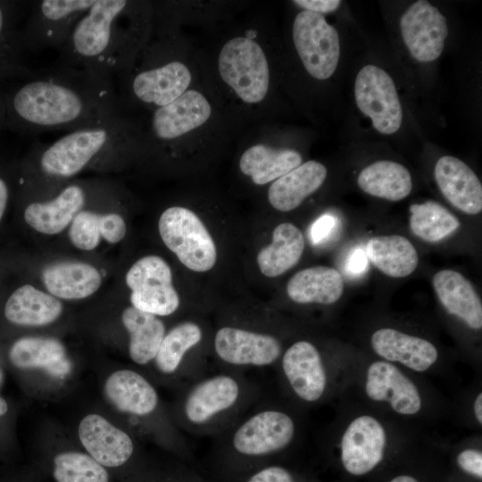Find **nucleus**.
<instances>
[{
	"label": "nucleus",
	"mask_w": 482,
	"mask_h": 482,
	"mask_svg": "<svg viewBox=\"0 0 482 482\" xmlns=\"http://www.w3.org/2000/svg\"><path fill=\"white\" fill-rule=\"evenodd\" d=\"M133 125L120 115L104 123L69 131L50 145L37 147V170L46 178L68 179L94 163L112 162L134 149Z\"/></svg>",
	"instance_id": "nucleus-3"
},
{
	"label": "nucleus",
	"mask_w": 482,
	"mask_h": 482,
	"mask_svg": "<svg viewBox=\"0 0 482 482\" xmlns=\"http://www.w3.org/2000/svg\"><path fill=\"white\" fill-rule=\"evenodd\" d=\"M435 293L445 311L473 331L482 328V303L476 289L461 273L445 269L432 279Z\"/></svg>",
	"instance_id": "nucleus-22"
},
{
	"label": "nucleus",
	"mask_w": 482,
	"mask_h": 482,
	"mask_svg": "<svg viewBox=\"0 0 482 482\" xmlns=\"http://www.w3.org/2000/svg\"><path fill=\"white\" fill-rule=\"evenodd\" d=\"M393 441L392 428L378 414L355 413L339 431L334 466L346 482L371 479L404 454Z\"/></svg>",
	"instance_id": "nucleus-4"
},
{
	"label": "nucleus",
	"mask_w": 482,
	"mask_h": 482,
	"mask_svg": "<svg viewBox=\"0 0 482 482\" xmlns=\"http://www.w3.org/2000/svg\"><path fill=\"white\" fill-rule=\"evenodd\" d=\"M213 347L218 358L234 367H267L277 362L283 349L274 336L236 327L220 328Z\"/></svg>",
	"instance_id": "nucleus-17"
},
{
	"label": "nucleus",
	"mask_w": 482,
	"mask_h": 482,
	"mask_svg": "<svg viewBox=\"0 0 482 482\" xmlns=\"http://www.w3.org/2000/svg\"><path fill=\"white\" fill-rule=\"evenodd\" d=\"M450 473L471 482H482V450L478 445H465L452 456Z\"/></svg>",
	"instance_id": "nucleus-42"
},
{
	"label": "nucleus",
	"mask_w": 482,
	"mask_h": 482,
	"mask_svg": "<svg viewBox=\"0 0 482 482\" xmlns=\"http://www.w3.org/2000/svg\"><path fill=\"white\" fill-rule=\"evenodd\" d=\"M442 482H471L459 476L450 473L448 470L443 478Z\"/></svg>",
	"instance_id": "nucleus-49"
},
{
	"label": "nucleus",
	"mask_w": 482,
	"mask_h": 482,
	"mask_svg": "<svg viewBox=\"0 0 482 482\" xmlns=\"http://www.w3.org/2000/svg\"><path fill=\"white\" fill-rule=\"evenodd\" d=\"M235 482H319L316 478L278 463H266L234 476Z\"/></svg>",
	"instance_id": "nucleus-41"
},
{
	"label": "nucleus",
	"mask_w": 482,
	"mask_h": 482,
	"mask_svg": "<svg viewBox=\"0 0 482 482\" xmlns=\"http://www.w3.org/2000/svg\"><path fill=\"white\" fill-rule=\"evenodd\" d=\"M96 0H43L29 2L20 36L24 51L48 48L59 51L81 16Z\"/></svg>",
	"instance_id": "nucleus-8"
},
{
	"label": "nucleus",
	"mask_w": 482,
	"mask_h": 482,
	"mask_svg": "<svg viewBox=\"0 0 482 482\" xmlns=\"http://www.w3.org/2000/svg\"><path fill=\"white\" fill-rule=\"evenodd\" d=\"M359 187L366 194L397 202L407 197L412 189L410 171L394 161H377L363 168L357 177Z\"/></svg>",
	"instance_id": "nucleus-32"
},
{
	"label": "nucleus",
	"mask_w": 482,
	"mask_h": 482,
	"mask_svg": "<svg viewBox=\"0 0 482 482\" xmlns=\"http://www.w3.org/2000/svg\"><path fill=\"white\" fill-rule=\"evenodd\" d=\"M218 64L221 79L242 101L256 104L265 98L270 70L257 42L246 37L229 39L220 52Z\"/></svg>",
	"instance_id": "nucleus-9"
},
{
	"label": "nucleus",
	"mask_w": 482,
	"mask_h": 482,
	"mask_svg": "<svg viewBox=\"0 0 482 482\" xmlns=\"http://www.w3.org/2000/svg\"><path fill=\"white\" fill-rule=\"evenodd\" d=\"M360 387L371 404L400 420H416L428 413V395L412 372L378 359L360 373Z\"/></svg>",
	"instance_id": "nucleus-6"
},
{
	"label": "nucleus",
	"mask_w": 482,
	"mask_h": 482,
	"mask_svg": "<svg viewBox=\"0 0 482 482\" xmlns=\"http://www.w3.org/2000/svg\"><path fill=\"white\" fill-rule=\"evenodd\" d=\"M327 174V168L322 163L305 162L270 185L268 200L278 211H292L322 186Z\"/></svg>",
	"instance_id": "nucleus-26"
},
{
	"label": "nucleus",
	"mask_w": 482,
	"mask_h": 482,
	"mask_svg": "<svg viewBox=\"0 0 482 482\" xmlns=\"http://www.w3.org/2000/svg\"><path fill=\"white\" fill-rule=\"evenodd\" d=\"M136 6L127 0H96L58 51L55 65L112 81L128 73L141 43Z\"/></svg>",
	"instance_id": "nucleus-2"
},
{
	"label": "nucleus",
	"mask_w": 482,
	"mask_h": 482,
	"mask_svg": "<svg viewBox=\"0 0 482 482\" xmlns=\"http://www.w3.org/2000/svg\"><path fill=\"white\" fill-rule=\"evenodd\" d=\"M202 338L203 331L197 323L184 321L173 327L165 333L154 359L157 370L164 375L178 372L186 354L196 346Z\"/></svg>",
	"instance_id": "nucleus-37"
},
{
	"label": "nucleus",
	"mask_w": 482,
	"mask_h": 482,
	"mask_svg": "<svg viewBox=\"0 0 482 482\" xmlns=\"http://www.w3.org/2000/svg\"><path fill=\"white\" fill-rule=\"evenodd\" d=\"M365 255L379 271L390 278L408 277L419 264L415 246L400 235L370 238L365 246Z\"/></svg>",
	"instance_id": "nucleus-29"
},
{
	"label": "nucleus",
	"mask_w": 482,
	"mask_h": 482,
	"mask_svg": "<svg viewBox=\"0 0 482 482\" xmlns=\"http://www.w3.org/2000/svg\"><path fill=\"white\" fill-rule=\"evenodd\" d=\"M10 189L7 182L0 176V220L4 213L8 200Z\"/></svg>",
	"instance_id": "nucleus-47"
},
{
	"label": "nucleus",
	"mask_w": 482,
	"mask_h": 482,
	"mask_svg": "<svg viewBox=\"0 0 482 482\" xmlns=\"http://www.w3.org/2000/svg\"><path fill=\"white\" fill-rule=\"evenodd\" d=\"M212 114L206 97L187 90L169 104L154 109L151 119L152 140L169 142L205 123Z\"/></svg>",
	"instance_id": "nucleus-19"
},
{
	"label": "nucleus",
	"mask_w": 482,
	"mask_h": 482,
	"mask_svg": "<svg viewBox=\"0 0 482 482\" xmlns=\"http://www.w3.org/2000/svg\"><path fill=\"white\" fill-rule=\"evenodd\" d=\"M280 370L293 396L305 404L326 399L334 387L336 369H331L318 347L308 340H298L280 357Z\"/></svg>",
	"instance_id": "nucleus-11"
},
{
	"label": "nucleus",
	"mask_w": 482,
	"mask_h": 482,
	"mask_svg": "<svg viewBox=\"0 0 482 482\" xmlns=\"http://www.w3.org/2000/svg\"><path fill=\"white\" fill-rule=\"evenodd\" d=\"M132 306L155 316H169L179 306L168 263L157 255L137 261L126 274Z\"/></svg>",
	"instance_id": "nucleus-13"
},
{
	"label": "nucleus",
	"mask_w": 482,
	"mask_h": 482,
	"mask_svg": "<svg viewBox=\"0 0 482 482\" xmlns=\"http://www.w3.org/2000/svg\"><path fill=\"white\" fill-rule=\"evenodd\" d=\"M370 343L378 359L412 373L435 370L439 361V352L433 342L395 328H378L371 334Z\"/></svg>",
	"instance_id": "nucleus-18"
},
{
	"label": "nucleus",
	"mask_w": 482,
	"mask_h": 482,
	"mask_svg": "<svg viewBox=\"0 0 482 482\" xmlns=\"http://www.w3.org/2000/svg\"><path fill=\"white\" fill-rule=\"evenodd\" d=\"M188 482H194L192 479V477L189 475V481Z\"/></svg>",
	"instance_id": "nucleus-51"
},
{
	"label": "nucleus",
	"mask_w": 482,
	"mask_h": 482,
	"mask_svg": "<svg viewBox=\"0 0 482 482\" xmlns=\"http://www.w3.org/2000/svg\"><path fill=\"white\" fill-rule=\"evenodd\" d=\"M54 464V477L57 482L109 481L106 470L89 454L62 453L55 456Z\"/></svg>",
	"instance_id": "nucleus-40"
},
{
	"label": "nucleus",
	"mask_w": 482,
	"mask_h": 482,
	"mask_svg": "<svg viewBox=\"0 0 482 482\" xmlns=\"http://www.w3.org/2000/svg\"><path fill=\"white\" fill-rule=\"evenodd\" d=\"M344 293L341 273L328 266H313L296 272L287 282V294L296 303L329 305Z\"/></svg>",
	"instance_id": "nucleus-27"
},
{
	"label": "nucleus",
	"mask_w": 482,
	"mask_h": 482,
	"mask_svg": "<svg viewBox=\"0 0 482 482\" xmlns=\"http://www.w3.org/2000/svg\"><path fill=\"white\" fill-rule=\"evenodd\" d=\"M447 470L435 460L404 453L372 479L375 482H442Z\"/></svg>",
	"instance_id": "nucleus-39"
},
{
	"label": "nucleus",
	"mask_w": 482,
	"mask_h": 482,
	"mask_svg": "<svg viewBox=\"0 0 482 482\" xmlns=\"http://www.w3.org/2000/svg\"><path fill=\"white\" fill-rule=\"evenodd\" d=\"M8 406L6 402L0 396V416L7 411Z\"/></svg>",
	"instance_id": "nucleus-50"
},
{
	"label": "nucleus",
	"mask_w": 482,
	"mask_h": 482,
	"mask_svg": "<svg viewBox=\"0 0 482 482\" xmlns=\"http://www.w3.org/2000/svg\"><path fill=\"white\" fill-rule=\"evenodd\" d=\"M5 104L4 98V90L0 89V130L5 127Z\"/></svg>",
	"instance_id": "nucleus-48"
},
{
	"label": "nucleus",
	"mask_w": 482,
	"mask_h": 482,
	"mask_svg": "<svg viewBox=\"0 0 482 482\" xmlns=\"http://www.w3.org/2000/svg\"><path fill=\"white\" fill-rule=\"evenodd\" d=\"M302 164V156L294 149H275L265 145L247 148L239 161L242 173L256 185H265Z\"/></svg>",
	"instance_id": "nucleus-33"
},
{
	"label": "nucleus",
	"mask_w": 482,
	"mask_h": 482,
	"mask_svg": "<svg viewBox=\"0 0 482 482\" xmlns=\"http://www.w3.org/2000/svg\"><path fill=\"white\" fill-rule=\"evenodd\" d=\"M104 394L117 410L138 417L154 412L159 400L154 387L131 370L113 372L105 381Z\"/></svg>",
	"instance_id": "nucleus-25"
},
{
	"label": "nucleus",
	"mask_w": 482,
	"mask_h": 482,
	"mask_svg": "<svg viewBox=\"0 0 482 482\" xmlns=\"http://www.w3.org/2000/svg\"><path fill=\"white\" fill-rule=\"evenodd\" d=\"M360 111L370 117L375 129L384 135L395 133L403 121L399 96L390 75L373 64L362 67L354 83Z\"/></svg>",
	"instance_id": "nucleus-14"
},
{
	"label": "nucleus",
	"mask_w": 482,
	"mask_h": 482,
	"mask_svg": "<svg viewBox=\"0 0 482 482\" xmlns=\"http://www.w3.org/2000/svg\"><path fill=\"white\" fill-rule=\"evenodd\" d=\"M42 278L47 290L62 299H82L93 295L101 285V275L84 262H58L46 267Z\"/></svg>",
	"instance_id": "nucleus-28"
},
{
	"label": "nucleus",
	"mask_w": 482,
	"mask_h": 482,
	"mask_svg": "<svg viewBox=\"0 0 482 482\" xmlns=\"http://www.w3.org/2000/svg\"><path fill=\"white\" fill-rule=\"evenodd\" d=\"M9 359L17 368H45L56 376L64 375L70 370L63 345L53 337L20 338L12 345Z\"/></svg>",
	"instance_id": "nucleus-34"
},
{
	"label": "nucleus",
	"mask_w": 482,
	"mask_h": 482,
	"mask_svg": "<svg viewBox=\"0 0 482 482\" xmlns=\"http://www.w3.org/2000/svg\"><path fill=\"white\" fill-rule=\"evenodd\" d=\"M5 127L21 134L72 131L120 114L113 81L54 65L4 91Z\"/></svg>",
	"instance_id": "nucleus-1"
},
{
	"label": "nucleus",
	"mask_w": 482,
	"mask_h": 482,
	"mask_svg": "<svg viewBox=\"0 0 482 482\" xmlns=\"http://www.w3.org/2000/svg\"><path fill=\"white\" fill-rule=\"evenodd\" d=\"M336 224V220L330 215H323L313 224L311 231L312 238L314 242H320L326 238Z\"/></svg>",
	"instance_id": "nucleus-44"
},
{
	"label": "nucleus",
	"mask_w": 482,
	"mask_h": 482,
	"mask_svg": "<svg viewBox=\"0 0 482 482\" xmlns=\"http://www.w3.org/2000/svg\"><path fill=\"white\" fill-rule=\"evenodd\" d=\"M434 176L440 192L456 209L469 215L482 211V185L472 169L461 160L445 155L434 169Z\"/></svg>",
	"instance_id": "nucleus-21"
},
{
	"label": "nucleus",
	"mask_w": 482,
	"mask_h": 482,
	"mask_svg": "<svg viewBox=\"0 0 482 482\" xmlns=\"http://www.w3.org/2000/svg\"><path fill=\"white\" fill-rule=\"evenodd\" d=\"M293 41L307 72L324 80L335 72L340 58L337 30L323 14L302 11L293 23Z\"/></svg>",
	"instance_id": "nucleus-12"
},
{
	"label": "nucleus",
	"mask_w": 482,
	"mask_h": 482,
	"mask_svg": "<svg viewBox=\"0 0 482 482\" xmlns=\"http://www.w3.org/2000/svg\"><path fill=\"white\" fill-rule=\"evenodd\" d=\"M246 395L241 378L229 373L215 374L191 385L182 403V415L189 430H210L233 416Z\"/></svg>",
	"instance_id": "nucleus-7"
},
{
	"label": "nucleus",
	"mask_w": 482,
	"mask_h": 482,
	"mask_svg": "<svg viewBox=\"0 0 482 482\" xmlns=\"http://www.w3.org/2000/svg\"><path fill=\"white\" fill-rule=\"evenodd\" d=\"M293 3L303 8L317 13H328L336 11L341 1L339 0H295Z\"/></svg>",
	"instance_id": "nucleus-43"
},
{
	"label": "nucleus",
	"mask_w": 482,
	"mask_h": 482,
	"mask_svg": "<svg viewBox=\"0 0 482 482\" xmlns=\"http://www.w3.org/2000/svg\"><path fill=\"white\" fill-rule=\"evenodd\" d=\"M121 320L129 335L131 360L140 365L153 361L165 335L163 322L157 316L133 306L123 311Z\"/></svg>",
	"instance_id": "nucleus-35"
},
{
	"label": "nucleus",
	"mask_w": 482,
	"mask_h": 482,
	"mask_svg": "<svg viewBox=\"0 0 482 482\" xmlns=\"http://www.w3.org/2000/svg\"><path fill=\"white\" fill-rule=\"evenodd\" d=\"M82 445L104 467H119L132 456L134 445L129 436L98 414H88L79 423Z\"/></svg>",
	"instance_id": "nucleus-20"
},
{
	"label": "nucleus",
	"mask_w": 482,
	"mask_h": 482,
	"mask_svg": "<svg viewBox=\"0 0 482 482\" xmlns=\"http://www.w3.org/2000/svg\"><path fill=\"white\" fill-rule=\"evenodd\" d=\"M297 423L287 411L265 408L243 420L230 436L229 468L237 476L266 464L288 449L297 434Z\"/></svg>",
	"instance_id": "nucleus-5"
},
{
	"label": "nucleus",
	"mask_w": 482,
	"mask_h": 482,
	"mask_svg": "<svg viewBox=\"0 0 482 482\" xmlns=\"http://www.w3.org/2000/svg\"><path fill=\"white\" fill-rule=\"evenodd\" d=\"M123 79L130 96L139 104L154 109L170 104L187 91L191 82L187 66L178 60L164 61L152 65L145 64L134 74H125Z\"/></svg>",
	"instance_id": "nucleus-15"
},
{
	"label": "nucleus",
	"mask_w": 482,
	"mask_h": 482,
	"mask_svg": "<svg viewBox=\"0 0 482 482\" xmlns=\"http://www.w3.org/2000/svg\"><path fill=\"white\" fill-rule=\"evenodd\" d=\"M400 29L411 55L420 62L436 60L448 35L445 17L429 2L419 0L403 13Z\"/></svg>",
	"instance_id": "nucleus-16"
},
{
	"label": "nucleus",
	"mask_w": 482,
	"mask_h": 482,
	"mask_svg": "<svg viewBox=\"0 0 482 482\" xmlns=\"http://www.w3.org/2000/svg\"><path fill=\"white\" fill-rule=\"evenodd\" d=\"M62 311V305L57 298L28 284L11 295L4 307V315L14 324L42 326L54 321Z\"/></svg>",
	"instance_id": "nucleus-31"
},
{
	"label": "nucleus",
	"mask_w": 482,
	"mask_h": 482,
	"mask_svg": "<svg viewBox=\"0 0 482 482\" xmlns=\"http://www.w3.org/2000/svg\"><path fill=\"white\" fill-rule=\"evenodd\" d=\"M29 2L0 0V80L4 79H30L38 71L25 64V53L21 41L19 25L27 13Z\"/></svg>",
	"instance_id": "nucleus-23"
},
{
	"label": "nucleus",
	"mask_w": 482,
	"mask_h": 482,
	"mask_svg": "<svg viewBox=\"0 0 482 482\" xmlns=\"http://www.w3.org/2000/svg\"><path fill=\"white\" fill-rule=\"evenodd\" d=\"M409 212L411 232L426 242H439L460 227L459 220L435 201L413 204L409 207Z\"/></svg>",
	"instance_id": "nucleus-38"
},
{
	"label": "nucleus",
	"mask_w": 482,
	"mask_h": 482,
	"mask_svg": "<svg viewBox=\"0 0 482 482\" xmlns=\"http://www.w3.org/2000/svg\"><path fill=\"white\" fill-rule=\"evenodd\" d=\"M158 227L165 245L187 269L204 272L214 266L217 250L213 238L193 211L170 207L162 213Z\"/></svg>",
	"instance_id": "nucleus-10"
},
{
	"label": "nucleus",
	"mask_w": 482,
	"mask_h": 482,
	"mask_svg": "<svg viewBox=\"0 0 482 482\" xmlns=\"http://www.w3.org/2000/svg\"><path fill=\"white\" fill-rule=\"evenodd\" d=\"M126 234L123 218L114 212L100 214L91 211L77 213L71 223L69 237L79 249L89 251L100 243L101 237L107 242L115 244Z\"/></svg>",
	"instance_id": "nucleus-36"
},
{
	"label": "nucleus",
	"mask_w": 482,
	"mask_h": 482,
	"mask_svg": "<svg viewBox=\"0 0 482 482\" xmlns=\"http://www.w3.org/2000/svg\"><path fill=\"white\" fill-rule=\"evenodd\" d=\"M304 237L295 225L284 222L275 227L270 245L262 248L256 262L260 271L268 278L282 275L301 259Z\"/></svg>",
	"instance_id": "nucleus-30"
},
{
	"label": "nucleus",
	"mask_w": 482,
	"mask_h": 482,
	"mask_svg": "<svg viewBox=\"0 0 482 482\" xmlns=\"http://www.w3.org/2000/svg\"><path fill=\"white\" fill-rule=\"evenodd\" d=\"M472 416L478 427L482 426V392L478 391L472 401Z\"/></svg>",
	"instance_id": "nucleus-46"
},
{
	"label": "nucleus",
	"mask_w": 482,
	"mask_h": 482,
	"mask_svg": "<svg viewBox=\"0 0 482 482\" xmlns=\"http://www.w3.org/2000/svg\"><path fill=\"white\" fill-rule=\"evenodd\" d=\"M367 260L363 251L357 249L348 262V270L353 273L362 272L367 266Z\"/></svg>",
	"instance_id": "nucleus-45"
},
{
	"label": "nucleus",
	"mask_w": 482,
	"mask_h": 482,
	"mask_svg": "<svg viewBox=\"0 0 482 482\" xmlns=\"http://www.w3.org/2000/svg\"><path fill=\"white\" fill-rule=\"evenodd\" d=\"M86 197L84 187L70 184L50 200L28 204L24 211L25 221L40 233L47 235L60 233L80 212Z\"/></svg>",
	"instance_id": "nucleus-24"
}]
</instances>
